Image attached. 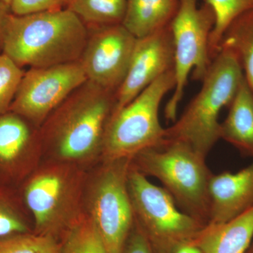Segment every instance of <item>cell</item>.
Instances as JSON below:
<instances>
[{
    "instance_id": "cell-1",
    "label": "cell",
    "mask_w": 253,
    "mask_h": 253,
    "mask_svg": "<svg viewBox=\"0 0 253 253\" xmlns=\"http://www.w3.org/2000/svg\"><path fill=\"white\" fill-rule=\"evenodd\" d=\"M115 106L114 92L86 81L40 126L42 153L51 161L80 166L101 157L105 130Z\"/></svg>"
},
{
    "instance_id": "cell-2",
    "label": "cell",
    "mask_w": 253,
    "mask_h": 253,
    "mask_svg": "<svg viewBox=\"0 0 253 253\" xmlns=\"http://www.w3.org/2000/svg\"><path fill=\"white\" fill-rule=\"evenodd\" d=\"M87 37L85 24L67 8L25 16L10 13L2 54L21 68L74 62L79 61Z\"/></svg>"
},
{
    "instance_id": "cell-3",
    "label": "cell",
    "mask_w": 253,
    "mask_h": 253,
    "mask_svg": "<svg viewBox=\"0 0 253 253\" xmlns=\"http://www.w3.org/2000/svg\"><path fill=\"white\" fill-rule=\"evenodd\" d=\"M244 80L237 56L221 47L213 59L202 86L180 117L166 129L165 141H181L206 158L220 139L219 116L229 106Z\"/></svg>"
},
{
    "instance_id": "cell-4",
    "label": "cell",
    "mask_w": 253,
    "mask_h": 253,
    "mask_svg": "<svg viewBox=\"0 0 253 253\" xmlns=\"http://www.w3.org/2000/svg\"><path fill=\"white\" fill-rule=\"evenodd\" d=\"M86 177L80 166L51 161L38 167L20 191L35 234L56 238L84 214Z\"/></svg>"
},
{
    "instance_id": "cell-5",
    "label": "cell",
    "mask_w": 253,
    "mask_h": 253,
    "mask_svg": "<svg viewBox=\"0 0 253 253\" xmlns=\"http://www.w3.org/2000/svg\"><path fill=\"white\" fill-rule=\"evenodd\" d=\"M131 167L162 183L181 211L207 225L212 174L206 158L181 141H166L131 159Z\"/></svg>"
},
{
    "instance_id": "cell-6",
    "label": "cell",
    "mask_w": 253,
    "mask_h": 253,
    "mask_svg": "<svg viewBox=\"0 0 253 253\" xmlns=\"http://www.w3.org/2000/svg\"><path fill=\"white\" fill-rule=\"evenodd\" d=\"M175 84L174 69L165 73L124 107L113 111L105 130L102 161L131 159L141 151L158 147L166 129L160 122L163 98Z\"/></svg>"
},
{
    "instance_id": "cell-7",
    "label": "cell",
    "mask_w": 253,
    "mask_h": 253,
    "mask_svg": "<svg viewBox=\"0 0 253 253\" xmlns=\"http://www.w3.org/2000/svg\"><path fill=\"white\" fill-rule=\"evenodd\" d=\"M131 159L102 161L86 179L84 212L93 221L107 253H122L134 224L127 186Z\"/></svg>"
},
{
    "instance_id": "cell-8",
    "label": "cell",
    "mask_w": 253,
    "mask_h": 253,
    "mask_svg": "<svg viewBox=\"0 0 253 253\" xmlns=\"http://www.w3.org/2000/svg\"><path fill=\"white\" fill-rule=\"evenodd\" d=\"M199 0H179V8L170 23L174 45L175 84L166 104L165 117L168 122L176 120L190 73L195 81H202L212 59L209 41L214 27V12L206 3L199 6Z\"/></svg>"
},
{
    "instance_id": "cell-9",
    "label": "cell",
    "mask_w": 253,
    "mask_h": 253,
    "mask_svg": "<svg viewBox=\"0 0 253 253\" xmlns=\"http://www.w3.org/2000/svg\"><path fill=\"white\" fill-rule=\"evenodd\" d=\"M127 186L134 219L154 253L179 241H194L206 226L181 211L167 190L155 185L131 165Z\"/></svg>"
},
{
    "instance_id": "cell-10",
    "label": "cell",
    "mask_w": 253,
    "mask_h": 253,
    "mask_svg": "<svg viewBox=\"0 0 253 253\" xmlns=\"http://www.w3.org/2000/svg\"><path fill=\"white\" fill-rule=\"evenodd\" d=\"M87 81L79 61L25 72L9 111L38 127L73 91Z\"/></svg>"
},
{
    "instance_id": "cell-11",
    "label": "cell",
    "mask_w": 253,
    "mask_h": 253,
    "mask_svg": "<svg viewBox=\"0 0 253 253\" xmlns=\"http://www.w3.org/2000/svg\"><path fill=\"white\" fill-rule=\"evenodd\" d=\"M87 29L80 63L88 81L116 94L126 78L137 38L123 24Z\"/></svg>"
},
{
    "instance_id": "cell-12",
    "label": "cell",
    "mask_w": 253,
    "mask_h": 253,
    "mask_svg": "<svg viewBox=\"0 0 253 253\" xmlns=\"http://www.w3.org/2000/svg\"><path fill=\"white\" fill-rule=\"evenodd\" d=\"M42 154L39 127L11 111L0 115V186L21 189Z\"/></svg>"
},
{
    "instance_id": "cell-13",
    "label": "cell",
    "mask_w": 253,
    "mask_h": 253,
    "mask_svg": "<svg viewBox=\"0 0 253 253\" xmlns=\"http://www.w3.org/2000/svg\"><path fill=\"white\" fill-rule=\"evenodd\" d=\"M170 24L136 40L126 78L115 94L114 111L124 107L165 73L174 69Z\"/></svg>"
},
{
    "instance_id": "cell-14",
    "label": "cell",
    "mask_w": 253,
    "mask_h": 253,
    "mask_svg": "<svg viewBox=\"0 0 253 253\" xmlns=\"http://www.w3.org/2000/svg\"><path fill=\"white\" fill-rule=\"evenodd\" d=\"M208 224L231 220L253 207V161L239 172L212 174Z\"/></svg>"
},
{
    "instance_id": "cell-15",
    "label": "cell",
    "mask_w": 253,
    "mask_h": 253,
    "mask_svg": "<svg viewBox=\"0 0 253 253\" xmlns=\"http://www.w3.org/2000/svg\"><path fill=\"white\" fill-rule=\"evenodd\" d=\"M253 240V207L219 224H207L194 240L204 253H247Z\"/></svg>"
},
{
    "instance_id": "cell-16",
    "label": "cell",
    "mask_w": 253,
    "mask_h": 253,
    "mask_svg": "<svg viewBox=\"0 0 253 253\" xmlns=\"http://www.w3.org/2000/svg\"><path fill=\"white\" fill-rule=\"evenodd\" d=\"M229 107L220 123V139L253 158V93L245 78Z\"/></svg>"
},
{
    "instance_id": "cell-17",
    "label": "cell",
    "mask_w": 253,
    "mask_h": 253,
    "mask_svg": "<svg viewBox=\"0 0 253 253\" xmlns=\"http://www.w3.org/2000/svg\"><path fill=\"white\" fill-rule=\"evenodd\" d=\"M179 0H127L122 24L136 38H144L169 26Z\"/></svg>"
},
{
    "instance_id": "cell-18",
    "label": "cell",
    "mask_w": 253,
    "mask_h": 253,
    "mask_svg": "<svg viewBox=\"0 0 253 253\" xmlns=\"http://www.w3.org/2000/svg\"><path fill=\"white\" fill-rule=\"evenodd\" d=\"M221 47L231 49L237 56L245 80L253 93V9L231 23L222 37Z\"/></svg>"
},
{
    "instance_id": "cell-19",
    "label": "cell",
    "mask_w": 253,
    "mask_h": 253,
    "mask_svg": "<svg viewBox=\"0 0 253 253\" xmlns=\"http://www.w3.org/2000/svg\"><path fill=\"white\" fill-rule=\"evenodd\" d=\"M126 6L127 0H68L66 8L89 28L122 24Z\"/></svg>"
},
{
    "instance_id": "cell-20",
    "label": "cell",
    "mask_w": 253,
    "mask_h": 253,
    "mask_svg": "<svg viewBox=\"0 0 253 253\" xmlns=\"http://www.w3.org/2000/svg\"><path fill=\"white\" fill-rule=\"evenodd\" d=\"M28 213L20 189L0 186V239L31 233Z\"/></svg>"
},
{
    "instance_id": "cell-21",
    "label": "cell",
    "mask_w": 253,
    "mask_h": 253,
    "mask_svg": "<svg viewBox=\"0 0 253 253\" xmlns=\"http://www.w3.org/2000/svg\"><path fill=\"white\" fill-rule=\"evenodd\" d=\"M214 12V27L209 41V52L212 61L219 52L222 37L231 23L241 15L253 9V0H204Z\"/></svg>"
},
{
    "instance_id": "cell-22",
    "label": "cell",
    "mask_w": 253,
    "mask_h": 253,
    "mask_svg": "<svg viewBox=\"0 0 253 253\" xmlns=\"http://www.w3.org/2000/svg\"><path fill=\"white\" fill-rule=\"evenodd\" d=\"M59 253H107L97 229L84 213L64 234Z\"/></svg>"
},
{
    "instance_id": "cell-23",
    "label": "cell",
    "mask_w": 253,
    "mask_h": 253,
    "mask_svg": "<svg viewBox=\"0 0 253 253\" xmlns=\"http://www.w3.org/2000/svg\"><path fill=\"white\" fill-rule=\"evenodd\" d=\"M60 244L51 236L35 233L0 239V253H59Z\"/></svg>"
},
{
    "instance_id": "cell-24",
    "label": "cell",
    "mask_w": 253,
    "mask_h": 253,
    "mask_svg": "<svg viewBox=\"0 0 253 253\" xmlns=\"http://www.w3.org/2000/svg\"><path fill=\"white\" fill-rule=\"evenodd\" d=\"M24 73L7 56L0 54V115L9 112Z\"/></svg>"
},
{
    "instance_id": "cell-25",
    "label": "cell",
    "mask_w": 253,
    "mask_h": 253,
    "mask_svg": "<svg viewBox=\"0 0 253 253\" xmlns=\"http://www.w3.org/2000/svg\"><path fill=\"white\" fill-rule=\"evenodd\" d=\"M68 0H11V14L25 16L66 8Z\"/></svg>"
},
{
    "instance_id": "cell-26",
    "label": "cell",
    "mask_w": 253,
    "mask_h": 253,
    "mask_svg": "<svg viewBox=\"0 0 253 253\" xmlns=\"http://www.w3.org/2000/svg\"><path fill=\"white\" fill-rule=\"evenodd\" d=\"M122 253H154L149 240L135 221Z\"/></svg>"
},
{
    "instance_id": "cell-27",
    "label": "cell",
    "mask_w": 253,
    "mask_h": 253,
    "mask_svg": "<svg viewBox=\"0 0 253 253\" xmlns=\"http://www.w3.org/2000/svg\"><path fill=\"white\" fill-rule=\"evenodd\" d=\"M158 253H204L194 241H184L173 244Z\"/></svg>"
},
{
    "instance_id": "cell-28",
    "label": "cell",
    "mask_w": 253,
    "mask_h": 253,
    "mask_svg": "<svg viewBox=\"0 0 253 253\" xmlns=\"http://www.w3.org/2000/svg\"><path fill=\"white\" fill-rule=\"evenodd\" d=\"M10 14L9 7L0 1V54H2L5 22Z\"/></svg>"
},
{
    "instance_id": "cell-29",
    "label": "cell",
    "mask_w": 253,
    "mask_h": 253,
    "mask_svg": "<svg viewBox=\"0 0 253 253\" xmlns=\"http://www.w3.org/2000/svg\"><path fill=\"white\" fill-rule=\"evenodd\" d=\"M0 1H1L3 4L6 5V6H9V5L11 4V0H0Z\"/></svg>"
},
{
    "instance_id": "cell-30",
    "label": "cell",
    "mask_w": 253,
    "mask_h": 253,
    "mask_svg": "<svg viewBox=\"0 0 253 253\" xmlns=\"http://www.w3.org/2000/svg\"><path fill=\"white\" fill-rule=\"evenodd\" d=\"M247 253H253V240L252 243H251V246H250L249 251Z\"/></svg>"
}]
</instances>
